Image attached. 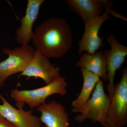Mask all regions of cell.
Wrapping results in <instances>:
<instances>
[{"label":"cell","instance_id":"cell-1","mask_svg":"<svg viewBox=\"0 0 127 127\" xmlns=\"http://www.w3.org/2000/svg\"><path fill=\"white\" fill-rule=\"evenodd\" d=\"M32 42L36 51L49 58L64 56L72 46V31L63 18L50 17L43 21L34 32Z\"/></svg>","mask_w":127,"mask_h":127},{"label":"cell","instance_id":"cell-2","mask_svg":"<svg viewBox=\"0 0 127 127\" xmlns=\"http://www.w3.org/2000/svg\"><path fill=\"white\" fill-rule=\"evenodd\" d=\"M110 103V99L104 91L103 81L100 80L89 100L80 107L72 108L73 112L79 113L74 117V120L81 123L91 119L93 123L97 122L103 127H108L106 119Z\"/></svg>","mask_w":127,"mask_h":127},{"label":"cell","instance_id":"cell-3","mask_svg":"<svg viewBox=\"0 0 127 127\" xmlns=\"http://www.w3.org/2000/svg\"><path fill=\"white\" fill-rule=\"evenodd\" d=\"M67 83L64 77H59L45 86L32 90H11L10 96L16 104H27L30 108L38 107L46 103L48 97L53 94L64 96L67 93Z\"/></svg>","mask_w":127,"mask_h":127},{"label":"cell","instance_id":"cell-4","mask_svg":"<svg viewBox=\"0 0 127 127\" xmlns=\"http://www.w3.org/2000/svg\"><path fill=\"white\" fill-rule=\"evenodd\" d=\"M35 50L28 44L12 49L5 48L2 50L8 57L0 62V87L4 86L9 76L25 70L33 58Z\"/></svg>","mask_w":127,"mask_h":127},{"label":"cell","instance_id":"cell-5","mask_svg":"<svg viewBox=\"0 0 127 127\" xmlns=\"http://www.w3.org/2000/svg\"><path fill=\"white\" fill-rule=\"evenodd\" d=\"M127 123V68L115 86L106 119L108 127H123Z\"/></svg>","mask_w":127,"mask_h":127},{"label":"cell","instance_id":"cell-6","mask_svg":"<svg viewBox=\"0 0 127 127\" xmlns=\"http://www.w3.org/2000/svg\"><path fill=\"white\" fill-rule=\"evenodd\" d=\"M108 43L111 46V49L107 50L104 53L106 57L107 74L108 84L107 91L111 100L113 95L115 86L114 80L116 73L125 61L127 56V47L120 44L115 35H111L107 39Z\"/></svg>","mask_w":127,"mask_h":127},{"label":"cell","instance_id":"cell-7","mask_svg":"<svg viewBox=\"0 0 127 127\" xmlns=\"http://www.w3.org/2000/svg\"><path fill=\"white\" fill-rule=\"evenodd\" d=\"M110 18L108 12L105 10L101 15L85 24L84 33L78 45L80 55L86 51L90 55L94 54L104 47L103 38L99 36V32L104 22Z\"/></svg>","mask_w":127,"mask_h":127},{"label":"cell","instance_id":"cell-8","mask_svg":"<svg viewBox=\"0 0 127 127\" xmlns=\"http://www.w3.org/2000/svg\"><path fill=\"white\" fill-rule=\"evenodd\" d=\"M59 71V67L52 64L48 58L35 50L31 63L18 78L24 76L41 78L47 84L61 76Z\"/></svg>","mask_w":127,"mask_h":127},{"label":"cell","instance_id":"cell-9","mask_svg":"<svg viewBox=\"0 0 127 127\" xmlns=\"http://www.w3.org/2000/svg\"><path fill=\"white\" fill-rule=\"evenodd\" d=\"M0 98L2 102L0 104V114L16 127H42L39 117L34 116L32 111L23 109L24 105L16 104V109L7 101L0 94Z\"/></svg>","mask_w":127,"mask_h":127},{"label":"cell","instance_id":"cell-10","mask_svg":"<svg viewBox=\"0 0 127 127\" xmlns=\"http://www.w3.org/2000/svg\"><path fill=\"white\" fill-rule=\"evenodd\" d=\"M44 0H28L25 15L20 19L21 25L16 30L15 40L22 45H28L34 35L32 27Z\"/></svg>","mask_w":127,"mask_h":127},{"label":"cell","instance_id":"cell-11","mask_svg":"<svg viewBox=\"0 0 127 127\" xmlns=\"http://www.w3.org/2000/svg\"><path fill=\"white\" fill-rule=\"evenodd\" d=\"M42 123L47 127H70L69 115L65 107L55 101H48L37 107Z\"/></svg>","mask_w":127,"mask_h":127},{"label":"cell","instance_id":"cell-12","mask_svg":"<svg viewBox=\"0 0 127 127\" xmlns=\"http://www.w3.org/2000/svg\"><path fill=\"white\" fill-rule=\"evenodd\" d=\"M75 65L98 75L103 81H108L106 57L104 52L99 51L92 55L83 54Z\"/></svg>","mask_w":127,"mask_h":127},{"label":"cell","instance_id":"cell-13","mask_svg":"<svg viewBox=\"0 0 127 127\" xmlns=\"http://www.w3.org/2000/svg\"><path fill=\"white\" fill-rule=\"evenodd\" d=\"M72 10L80 16L84 24L102 14L103 6L100 0H67Z\"/></svg>","mask_w":127,"mask_h":127},{"label":"cell","instance_id":"cell-14","mask_svg":"<svg viewBox=\"0 0 127 127\" xmlns=\"http://www.w3.org/2000/svg\"><path fill=\"white\" fill-rule=\"evenodd\" d=\"M83 82L82 90L76 99L72 102V108L82 106L91 97L98 82L100 80V76L84 68H81Z\"/></svg>","mask_w":127,"mask_h":127},{"label":"cell","instance_id":"cell-15","mask_svg":"<svg viewBox=\"0 0 127 127\" xmlns=\"http://www.w3.org/2000/svg\"><path fill=\"white\" fill-rule=\"evenodd\" d=\"M0 127H16L0 114Z\"/></svg>","mask_w":127,"mask_h":127},{"label":"cell","instance_id":"cell-16","mask_svg":"<svg viewBox=\"0 0 127 127\" xmlns=\"http://www.w3.org/2000/svg\"><path fill=\"white\" fill-rule=\"evenodd\" d=\"M45 127H46V126H45Z\"/></svg>","mask_w":127,"mask_h":127}]
</instances>
